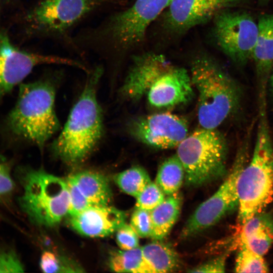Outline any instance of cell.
I'll list each match as a JSON object with an SVG mask.
<instances>
[{
    "mask_svg": "<svg viewBox=\"0 0 273 273\" xmlns=\"http://www.w3.org/2000/svg\"><path fill=\"white\" fill-rule=\"evenodd\" d=\"M171 0H135L128 8L110 12L96 26L80 29L73 36L83 55L95 54L107 60H119L139 46L147 30Z\"/></svg>",
    "mask_w": 273,
    "mask_h": 273,
    "instance_id": "obj_1",
    "label": "cell"
},
{
    "mask_svg": "<svg viewBox=\"0 0 273 273\" xmlns=\"http://www.w3.org/2000/svg\"><path fill=\"white\" fill-rule=\"evenodd\" d=\"M190 73L174 65L163 55L146 52L134 55L121 86L125 98L136 101L146 97L157 108H169L187 103L194 97Z\"/></svg>",
    "mask_w": 273,
    "mask_h": 273,
    "instance_id": "obj_2",
    "label": "cell"
},
{
    "mask_svg": "<svg viewBox=\"0 0 273 273\" xmlns=\"http://www.w3.org/2000/svg\"><path fill=\"white\" fill-rule=\"evenodd\" d=\"M122 0H38L22 17L27 38L50 39L74 51L78 27L96 14L118 7Z\"/></svg>",
    "mask_w": 273,
    "mask_h": 273,
    "instance_id": "obj_3",
    "label": "cell"
},
{
    "mask_svg": "<svg viewBox=\"0 0 273 273\" xmlns=\"http://www.w3.org/2000/svg\"><path fill=\"white\" fill-rule=\"evenodd\" d=\"M103 72V67L99 65L87 72L82 92L62 132L52 144L55 155L70 165L82 162L103 135V113L97 100V88Z\"/></svg>",
    "mask_w": 273,
    "mask_h": 273,
    "instance_id": "obj_4",
    "label": "cell"
},
{
    "mask_svg": "<svg viewBox=\"0 0 273 273\" xmlns=\"http://www.w3.org/2000/svg\"><path fill=\"white\" fill-rule=\"evenodd\" d=\"M51 83L44 79L20 84L17 101L6 119L7 127L13 135L40 149L60 127Z\"/></svg>",
    "mask_w": 273,
    "mask_h": 273,
    "instance_id": "obj_5",
    "label": "cell"
},
{
    "mask_svg": "<svg viewBox=\"0 0 273 273\" xmlns=\"http://www.w3.org/2000/svg\"><path fill=\"white\" fill-rule=\"evenodd\" d=\"M197 92V116L201 127L216 129L237 107L239 91L236 83L208 55H197L190 72Z\"/></svg>",
    "mask_w": 273,
    "mask_h": 273,
    "instance_id": "obj_6",
    "label": "cell"
},
{
    "mask_svg": "<svg viewBox=\"0 0 273 273\" xmlns=\"http://www.w3.org/2000/svg\"><path fill=\"white\" fill-rule=\"evenodd\" d=\"M22 188L18 206L35 224L54 225L69 213L70 199L66 180L40 169L17 167L14 173Z\"/></svg>",
    "mask_w": 273,
    "mask_h": 273,
    "instance_id": "obj_7",
    "label": "cell"
},
{
    "mask_svg": "<svg viewBox=\"0 0 273 273\" xmlns=\"http://www.w3.org/2000/svg\"><path fill=\"white\" fill-rule=\"evenodd\" d=\"M237 189L241 225L261 213L273 199V144L264 118L259 124L252 158L241 171Z\"/></svg>",
    "mask_w": 273,
    "mask_h": 273,
    "instance_id": "obj_8",
    "label": "cell"
},
{
    "mask_svg": "<svg viewBox=\"0 0 273 273\" xmlns=\"http://www.w3.org/2000/svg\"><path fill=\"white\" fill-rule=\"evenodd\" d=\"M176 148V154L184 168L187 185L200 186L224 174L226 143L216 129H197Z\"/></svg>",
    "mask_w": 273,
    "mask_h": 273,
    "instance_id": "obj_9",
    "label": "cell"
},
{
    "mask_svg": "<svg viewBox=\"0 0 273 273\" xmlns=\"http://www.w3.org/2000/svg\"><path fill=\"white\" fill-rule=\"evenodd\" d=\"M213 21L214 38L225 55L239 63L252 58L258 25L251 16L226 10L218 14Z\"/></svg>",
    "mask_w": 273,
    "mask_h": 273,
    "instance_id": "obj_10",
    "label": "cell"
},
{
    "mask_svg": "<svg viewBox=\"0 0 273 273\" xmlns=\"http://www.w3.org/2000/svg\"><path fill=\"white\" fill-rule=\"evenodd\" d=\"M245 148L240 149L230 173L218 189L201 203L189 218L181 237L191 236L213 225L238 205L237 184L239 175L246 165Z\"/></svg>",
    "mask_w": 273,
    "mask_h": 273,
    "instance_id": "obj_11",
    "label": "cell"
},
{
    "mask_svg": "<svg viewBox=\"0 0 273 273\" xmlns=\"http://www.w3.org/2000/svg\"><path fill=\"white\" fill-rule=\"evenodd\" d=\"M128 130L139 142L159 149L177 148L189 134L187 121L169 112L133 119L129 123Z\"/></svg>",
    "mask_w": 273,
    "mask_h": 273,
    "instance_id": "obj_12",
    "label": "cell"
},
{
    "mask_svg": "<svg viewBox=\"0 0 273 273\" xmlns=\"http://www.w3.org/2000/svg\"><path fill=\"white\" fill-rule=\"evenodd\" d=\"M242 1L171 0L164 15L163 26L172 34H183L213 20L218 14Z\"/></svg>",
    "mask_w": 273,
    "mask_h": 273,
    "instance_id": "obj_13",
    "label": "cell"
},
{
    "mask_svg": "<svg viewBox=\"0 0 273 273\" xmlns=\"http://www.w3.org/2000/svg\"><path fill=\"white\" fill-rule=\"evenodd\" d=\"M126 214L114 207L93 206L70 216L71 226L80 234L89 237L109 236L125 223Z\"/></svg>",
    "mask_w": 273,
    "mask_h": 273,
    "instance_id": "obj_14",
    "label": "cell"
},
{
    "mask_svg": "<svg viewBox=\"0 0 273 273\" xmlns=\"http://www.w3.org/2000/svg\"><path fill=\"white\" fill-rule=\"evenodd\" d=\"M241 248L264 255L273 243V221L266 215L257 214L241 225L239 238Z\"/></svg>",
    "mask_w": 273,
    "mask_h": 273,
    "instance_id": "obj_15",
    "label": "cell"
},
{
    "mask_svg": "<svg viewBox=\"0 0 273 273\" xmlns=\"http://www.w3.org/2000/svg\"><path fill=\"white\" fill-rule=\"evenodd\" d=\"M82 196L93 206L109 205L112 191L108 179L104 175L83 171L71 175Z\"/></svg>",
    "mask_w": 273,
    "mask_h": 273,
    "instance_id": "obj_16",
    "label": "cell"
},
{
    "mask_svg": "<svg viewBox=\"0 0 273 273\" xmlns=\"http://www.w3.org/2000/svg\"><path fill=\"white\" fill-rule=\"evenodd\" d=\"M181 205V197L176 193L150 211L151 238L161 241L167 235L178 217Z\"/></svg>",
    "mask_w": 273,
    "mask_h": 273,
    "instance_id": "obj_17",
    "label": "cell"
},
{
    "mask_svg": "<svg viewBox=\"0 0 273 273\" xmlns=\"http://www.w3.org/2000/svg\"><path fill=\"white\" fill-rule=\"evenodd\" d=\"M257 25L258 34L252 58L258 70L266 73L273 66V13L262 15Z\"/></svg>",
    "mask_w": 273,
    "mask_h": 273,
    "instance_id": "obj_18",
    "label": "cell"
},
{
    "mask_svg": "<svg viewBox=\"0 0 273 273\" xmlns=\"http://www.w3.org/2000/svg\"><path fill=\"white\" fill-rule=\"evenodd\" d=\"M155 241L141 247L149 273L167 272L175 269L179 262L175 251L168 244Z\"/></svg>",
    "mask_w": 273,
    "mask_h": 273,
    "instance_id": "obj_19",
    "label": "cell"
},
{
    "mask_svg": "<svg viewBox=\"0 0 273 273\" xmlns=\"http://www.w3.org/2000/svg\"><path fill=\"white\" fill-rule=\"evenodd\" d=\"M185 178L183 165L176 154L165 160L160 165L155 183L165 195L177 193Z\"/></svg>",
    "mask_w": 273,
    "mask_h": 273,
    "instance_id": "obj_20",
    "label": "cell"
},
{
    "mask_svg": "<svg viewBox=\"0 0 273 273\" xmlns=\"http://www.w3.org/2000/svg\"><path fill=\"white\" fill-rule=\"evenodd\" d=\"M109 266L118 272L149 273L140 247L114 251L109 258Z\"/></svg>",
    "mask_w": 273,
    "mask_h": 273,
    "instance_id": "obj_21",
    "label": "cell"
},
{
    "mask_svg": "<svg viewBox=\"0 0 273 273\" xmlns=\"http://www.w3.org/2000/svg\"><path fill=\"white\" fill-rule=\"evenodd\" d=\"M114 180L122 192L135 198L151 181L147 171L140 166L118 173L114 176Z\"/></svg>",
    "mask_w": 273,
    "mask_h": 273,
    "instance_id": "obj_22",
    "label": "cell"
},
{
    "mask_svg": "<svg viewBox=\"0 0 273 273\" xmlns=\"http://www.w3.org/2000/svg\"><path fill=\"white\" fill-rule=\"evenodd\" d=\"M11 164L0 160V204L10 210L16 189Z\"/></svg>",
    "mask_w": 273,
    "mask_h": 273,
    "instance_id": "obj_23",
    "label": "cell"
},
{
    "mask_svg": "<svg viewBox=\"0 0 273 273\" xmlns=\"http://www.w3.org/2000/svg\"><path fill=\"white\" fill-rule=\"evenodd\" d=\"M237 272H267L268 267L262 257L245 248H241L236 261Z\"/></svg>",
    "mask_w": 273,
    "mask_h": 273,
    "instance_id": "obj_24",
    "label": "cell"
},
{
    "mask_svg": "<svg viewBox=\"0 0 273 273\" xmlns=\"http://www.w3.org/2000/svg\"><path fill=\"white\" fill-rule=\"evenodd\" d=\"M40 267L44 272H81L80 268L70 261L49 251L44 252L40 258Z\"/></svg>",
    "mask_w": 273,
    "mask_h": 273,
    "instance_id": "obj_25",
    "label": "cell"
},
{
    "mask_svg": "<svg viewBox=\"0 0 273 273\" xmlns=\"http://www.w3.org/2000/svg\"><path fill=\"white\" fill-rule=\"evenodd\" d=\"M164 196L157 184L151 181L135 198V207L150 211L164 201Z\"/></svg>",
    "mask_w": 273,
    "mask_h": 273,
    "instance_id": "obj_26",
    "label": "cell"
},
{
    "mask_svg": "<svg viewBox=\"0 0 273 273\" xmlns=\"http://www.w3.org/2000/svg\"><path fill=\"white\" fill-rule=\"evenodd\" d=\"M24 269L14 247L0 242V272H22Z\"/></svg>",
    "mask_w": 273,
    "mask_h": 273,
    "instance_id": "obj_27",
    "label": "cell"
},
{
    "mask_svg": "<svg viewBox=\"0 0 273 273\" xmlns=\"http://www.w3.org/2000/svg\"><path fill=\"white\" fill-rule=\"evenodd\" d=\"M130 225L139 237H150L152 230L150 211L135 207L131 217Z\"/></svg>",
    "mask_w": 273,
    "mask_h": 273,
    "instance_id": "obj_28",
    "label": "cell"
},
{
    "mask_svg": "<svg viewBox=\"0 0 273 273\" xmlns=\"http://www.w3.org/2000/svg\"><path fill=\"white\" fill-rule=\"evenodd\" d=\"M66 180L69 194L70 205L68 214L70 216L74 215L92 206L82 196L71 176Z\"/></svg>",
    "mask_w": 273,
    "mask_h": 273,
    "instance_id": "obj_29",
    "label": "cell"
},
{
    "mask_svg": "<svg viewBox=\"0 0 273 273\" xmlns=\"http://www.w3.org/2000/svg\"><path fill=\"white\" fill-rule=\"evenodd\" d=\"M139 237L131 225L126 223L116 231V242L122 250H130L140 247Z\"/></svg>",
    "mask_w": 273,
    "mask_h": 273,
    "instance_id": "obj_30",
    "label": "cell"
},
{
    "mask_svg": "<svg viewBox=\"0 0 273 273\" xmlns=\"http://www.w3.org/2000/svg\"><path fill=\"white\" fill-rule=\"evenodd\" d=\"M225 256H222L207 261L193 268L189 272H223L225 271Z\"/></svg>",
    "mask_w": 273,
    "mask_h": 273,
    "instance_id": "obj_31",
    "label": "cell"
},
{
    "mask_svg": "<svg viewBox=\"0 0 273 273\" xmlns=\"http://www.w3.org/2000/svg\"><path fill=\"white\" fill-rule=\"evenodd\" d=\"M271 80L272 87V88H273V74H272V75Z\"/></svg>",
    "mask_w": 273,
    "mask_h": 273,
    "instance_id": "obj_32",
    "label": "cell"
}]
</instances>
